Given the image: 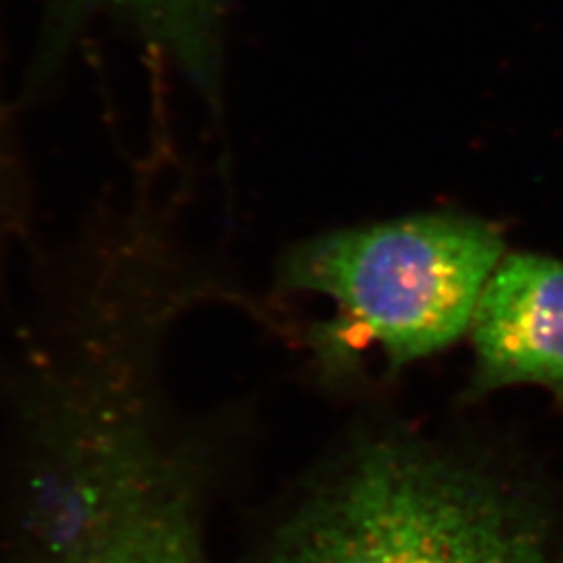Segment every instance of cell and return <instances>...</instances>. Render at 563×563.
<instances>
[{
    "mask_svg": "<svg viewBox=\"0 0 563 563\" xmlns=\"http://www.w3.org/2000/svg\"><path fill=\"white\" fill-rule=\"evenodd\" d=\"M269 563H555L505 488L407 444L362 453L284 528Z\"/></svg>",
    "mask_w": 563,
    "mask_h": 563,
    "instance_id": "6da1fadb",
    "label": "cell"
},
{
    "mask_svg": "<svg viewBox=\"0 0 563 563\" xmlns=\"http://www.w3.org/2000/svg\"><path fill=\"white\" fill-rule=\"evenodd\" d=\"M504 257V239L488 222L416 216L305 242L284 265V282L334 299L399 367L470 330Z\"/></svg>",
    "mask_w": 563,
    "mask_h": 563,
    "instance_id": "7a4b0ae2",
    "label": "cell"
},
{
    "mask_svg": "<svg viewBox=\"0 0 563 563\" xmlns=\"http://www.w3.org/2000/svg\"><path fill=\"white\" fill-rule=\"evenodd\" d=\"M476 388L537 384L563 397V263L507 255L472 318Z\"/></svg>",
    "mask_w": 563,
    "mask_h": 563,
    "instance_id": "3957f363",
    "label": "cell"
},
{
    "mask_svg": "<svg viewBox=\"0 0 563 563\" xmlns=\"http://www.w3.org/2000/svg\"><path fill=\"white\" fill-rule=\"evenodd\" d=\"M71 528L48 563H205L188 499L159 472Z\"/></svg>",
    "mask_w": 563,
    "mask_h": 563,
    "instance_id": "277c9868",
    "label": "cell"
},
{
    "mask_svg": "<svg viewBox=\"0 0 563 563\" xmlns=\"http://www.w3.org/2000/svg\"><path fill=\"white\" fill-rule=\"evenodd\" d=\"M222 9L223 0H48L34 78L44 80L59 65L88 21L109 15L169 51L202 88H213Z\"/></svg>",
    "mask_w": 563,
    "mask_h": 563,
    "instance_id": "5b68a950",
    "label": "cell"
},
{
    "mask_svg": "<svg viewBox=\"0 0 563 563\" xmlns=\"http://www.w3.org/2000/svg\"><path fill=\"white\" fill-rule=\"evenodd\" d=\"M15 157H13V142H11V128L7 111L0 101V207L11 197L15 190Z\"/></svg>",
    "mask_w": 563,
    "mask_h": 563,
    "instance_id": "8992f818",
    "label": "cell"
}]
</instances>
